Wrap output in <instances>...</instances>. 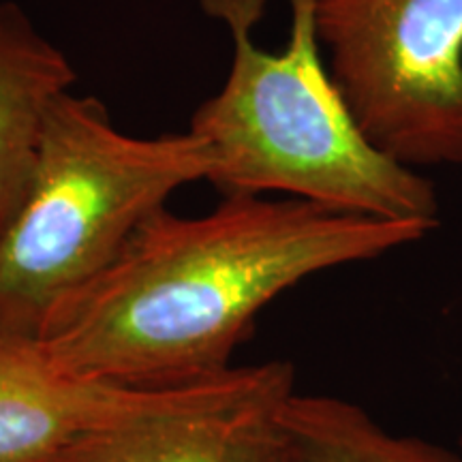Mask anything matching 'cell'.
I'll return each mask as SVG.
<instances>
[{
  "instance_id": "5",
  "label": "cell",
  "mask_w": 462,
  "mask_h": 462,
  "mask_svg": "<svg viewBox=\"0 0 462 462\" xmlns=\"http://www.w3.org/2000/svg\"><path fill=\"white\" fill-rule=\"evenodd\" d=\"M296 392L287 360L231 366L184 383L159 411L82 439L56 462H285L282 409Z\"/></svg>"
},
{
  "instance_id": "6",
  "label": "cell",
  "mask_w": 462,
  "mask_h": 462,
  "mask_svg": "<svg viewBox=\"0 0 462 462\" xmlns=\"http://www.w3.org/2000/svg\"><path fill=\"white\" fill-rule=\"evenodd\" d=\"M182 385L125 388L75 377L34 338L0 332V462H56L95 432L163 409Z\"/></svg>"
},
{
  "instance_id": "4",
  "label": "cell",
  "mask_w": 462,
  "mask_h": 462,
  "mask_svg": "<svg viewBox=\"0 0 462 462\" xmlns=\"http://www.w3.org/2000/svg\"><path fill=\"white\" fill-rule=\"evenodd\" d=\"M315 24L379 152L415 171L462 165V0H317Z\"/></svg>"
},
{
  "instance_id": "9",
  "label": "cell",
  "mask_w": 462,
  "mask_h": 462,
  "mask_svg": "<svg viewBox=\"0 0 462 462\" xmlns=\"http://www.w3.org/2000/svg\"><path fill=\"white\" fill-rule=\"evenodd\" d=\"M460 456H462V437H460Z\"/></svg>"
},
{
  "instance_id": "3",
  "label": "cell",
  "mask_w": 462,
  "mask_h": 462,
  "mask_svg": "<svg viewBox=\"0 0 462 462\" xmlns=\"http://www.w3.org/2000/svg\"><path fill=\"white\" fill-rule=\"evenodd\" d=\"M210 167L195 133L129 135L99 99L67 92L0 238V332L37 338L176 190L208 180Z\"/></svg>"
},
{
  "instance_id": "1",
  "label": "cell",
  "mask_w": 462,
  "mask_h": 462,
  "mask_svg": "<svg viewBox=\"0 0 462 462\" xmlns=\"http://www.w3.org/2000/svg\"><path fill=\"white\" fill-rule=\"evenodd\" d=\"M430 229L268 195H223L201 217L163 208L34 340L75 377L125 388L193 383L231 368L255 317L281 293Z\"/></svg>"
},
{
  "instance_id": "2",
  "label": "cell",
  "mask_w": 462,
  "mask_h": 462,
  "mask_svg": "<svg viewBox=\"0 0 462 462\" xmlns=\"http://www.w3.org/2000/svg\"><path fill=\"white\" fill-rule=\"evenodd\" d=\"M199 3L231 39L227 79L189 126L210 150L208 182L223 195L282 193L349 215L435 227V184L379 152L334 86L317 37V0H287L291 26L281 51L253 39L265 0Z\"/></svg>"
},
{
  "instance_id": "7",
  "label": "cell",
  "mask_w": 462,
  "mask_h": 462,
  "mask_svg": "<svg viewBox=\"0 0 462 462\" xmlns=\"http://www.w3.org/2000/svg\"><path fill=\"white\" fill-rule=\"evenodd\" d=\"M75 69L15 3H0V238L31 184L58 101Z\"/></svg>"
},
{
  "instance_id": "8",
  "label": "cell",
  "mask_w": 462,
  "mask_h": 462,
  "mask_svg": "<svg viewBox=\"0 0 462 462\" xmlns=\"http://www.w3.org/2000/svg\"><path fill=\"white\" fill-rule=\"evenodd\" d=\"M285 462H462L421 437L385 430L360 404L296 392L282 409Z\"/></svg>"
}]
</instances>
